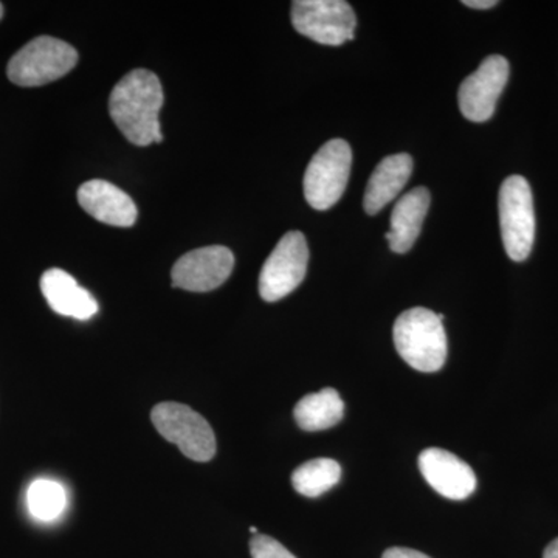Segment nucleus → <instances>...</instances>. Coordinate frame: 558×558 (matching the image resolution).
<instances>
[{"mask_svg":"<svg viewBox=\"0 0 558 558\" xmlns=\"http://www.w3.org/2000/svg\"><path fill=\"white\" fill-rule=\"evenodd\" d=\"M161 106L163 87L159 76L146 69H135L123 76L109 98L110 119L135 146H149L163 140Z\"/></svg>","mask_w":558,"mask_h":558,"instance_id":"nucleus-1","label":"nucleus"},{"mask_svg":"<svg viewBox=\"0 0 558 558\" xmlns=\"http://www.w3.org/2000/svg\"><path fill=\"white\" fill-rule=\"evenodd\" d=\"M395 347L411 368L436 373L447 360V333L442 319L425 307H414L399 315L395 323Z\"/></svg>","mask_w":558,"mask_h":558,"instance_id":"nucleus-2","label":"nucleus"},{"mask_svg":"<svg viewBox=\"0 0 558 558\" xmlns=\"http://www.w3.org/2000/svg\"><path fill=\"white\" fill-rule=\"evenodd\" d=\"M78 62V51L64 40L39 36L22 47L9 62L7 75L21 87H39L68 75Z\"/></svg>","mask_w":558,"mask_h":558,"instance_id":"nucleus-3","label":"nucleus"},{"mask_svg":"<svg viewBox=\"0 0 558 558\" xmlns=\"http://www.w3.org/2000/svg\"><path fill=\"white\" fill-rule=\"evenodd\" d=\"M498 209L506 253L515 263L526 260L535 241L534 197L526 179L510 175L502 182Z\"/></svg>","mask_w":558,"mask_h":558,"instance_id":"nucleus-4","label":"nucleus"},{"mask_svg":"<svg viewBox=\"0 0 558 558\" xmlns=\"http://www.w3.org/2000/svg\"><path fill=\"white\" fill-rule=\"evenodd\" d=\"M352 150L344 140H329L318 149L304 174V197L318 211L332 208L343 196L351 174Z\"/></svg>","mask_w":558,"mask_h":558,"instance_id":"nucleus-5","label":"nucleus"},{"mask_svg":"<svg viewBox=\"0 0 558 558\" xmlns=\"http://www.w3.org/2000/svg\"><path fill=\"white\" fill-rule=\"evenodd\" d=\"M154 427L165 439L175 444L186 458L207 462L216 454V436L207 421L190 407L163 402L154 407Z\"/></svg>","mask_w":558,"mask_h":558,"instance_id":"nucleus-6","label":"nucleus"},{"mask_svg":"<svg viewBox=\"0 0 558 558\" xmlns=\"http://www.w3.org/2000/svg\"><path fill=\"white\" fill-rule=\"evenodd\" d=\"M292 24L300 35L337 47L354 39L357 17L343 0H296L292 3Z\"/></svg>","mask_w":558,"mask_h":558,"instance_id":"nucleus-7","label":"nucleus"},{"mask_svg":"<svg viewBox=\"0 0 558 558\" xmlns=\"http://www.w3.org/2000/svg\"><path fill=\"white\" fill-rule=\"evenodd\" d=\"M310 247L301 231H289L264 263L259 274V295L275 303L299 288L307 274Z\"/></svg>","mask_w":558,"mask_h":558,"instance_id":"nucleus-8","label":"nucleus"},{"mask_svg":"<svg viewBox=\"0 0 558 558\" xmlns=\"http://www.w3.org/2000/svg\"><path fill=\"white\" fill-rule=\"evenodd\" d=\"M509 75V61L501 54H490L481 62L476 72L459 86L458 101L462 116L473 123L490 120Z\"/></svg>","mask_w":558,"mask_h":558,"instance_id":"nucleus-9","label":"nucleus"},{"mask_svg":"<svg viewBox=\"0 0 558 558\" xmlns=\"http://www.w3.org/2000/svg\"><path fill=\"white\" fill-rule=\"evenodd\" d=\"M234 269V255L222 245H209L186 253L174 264L172 286L189 292H209L220 288Z\"/></svg>","mask_w":558,"mask_h":558,"instance_id":"nucleus-10","label":"nucleus"},{"mask_svg":"<svg viewBox=\"0 0 558 558\" xmlns=\"http://www.w3.org/2000/svg\"><path fill=\"white\" fill-rule=\"evenodd\" d=\"M425 481L442 497L462 501L476 488V475L468 462L442 449H427L418 457Z\"/></svg>","mask_w":558,"mask_h":558,"instance_id":"nucleus-11","label":"nucleus"},{"mask_svg":"<svg viewBox=\"0 0 558 558\" xmlns=\"http://www.w3.org/2000/svg\"><path fill=\"white\" fill-rule=\"evenodd\" d=\"M78 202L81 208L98 222L121 229H130L137 222L138 211L135 202L119 186L106 180H89L81 185Z\"/></svg>","mask_w":558,"mask_h":558,"instance_id":"nucleus-12","label":"nucleus"},{"mask_svg":"<svg viewBox=\"0 0 558 558\" xmlns=\"http://www.w3.org/2000/svg\"><path fill=\"white\" fill-rule=\"evenodd\" d=\"M40 290L51 310L62 317L86 322L98 314L100 306L94 295L81 288L76 279L61 269H50L40 278Z\"/></svg>","mask_w":558,"mask_h":558,"instance_id":"nucleus-13","label":"nucleus"},{"mask_svg":"<svg viewBox=\"0 0 558 558\" xmlns=\"http://www.w3.org/2000/svg\"><path fill=\"white\" fill-rule=\"evenodd\" d=\"M413 172V159L409 154H395L385 157L377 165L366 186L363 207L369 216L377 215L380 209L387 207L389 202L399 196L405 189Z\"/></svg>","mask_w":558,"mask_h":558,"instance_id":"nucleus-14","label":"nucleus"},{"mask_svg":"<svg viewBox=\"0 0 558 558\" xmlns=\"http://www.w3.org/2000/svg\"><path fill=\"white\" fill-rule=\"evenodd\" d=\"M429 201L432 197L425 186H417L400 197L392 209L391 230L385 236L392 252L402 255L413 247L427 216Z\"/></svg>","mask_w":558,"mask_h":558,"instance_id":"nucleus-15","label":"nucleus"},{"mask_svg":"<svg viewBox=\"0 0 558 558\" xmlns=\"http://www.w3.org/2000/svg\"><path fill=\"white\" fill-rule=\"evenodd\" d=\"M296 424L306 432H322L336 427L344 416V403L339 392L325 388L304 396L293 410Z\"/></svg>","mask_w":558,"mask_h":558,"instance_id":"nucleus-16","label":"nucleus"},{"mask_svg":"<svg viewBox=\"0 0 558 558\" xmlns=\"http://www.w3.org/2000/svg\"><path fill=\"white\" fill-rule=\"evenodd\" d=\"M341 478L339 462L329 458L312 459L293 472V488L307 498L322 497L336 487Z\"/></svg>","mask_w":558,"mask_h":558,"instance_id":"nucleus-17","label":"nucleus"},{"mask_svg":"<svg viewBox=\"0 0 558 558\" xmlns=\"http://www.w3.org/2000/svg\"><path fill=\"white\" fill-rule=\"evenodd\" d=\"M27 502L36 520L53 521L64 512L68 495L64 487L57 481L36 480L28 487Z\"/></svg>","mask_w":558,"mask_h":558,"instance_id":"nucleus-18","label":"nucleus"},{"mask_svg":"<svg viewBox=\"0 0 558 558\" xmlns=\"http://www.w3.org/2000/svg\"><path fill=\"white\" fill-rule=\"evenodd\" d=\"M250 553L253 558H296L277 539L269 535L258 534L250 542Z\"/></svg>","mask_w":558,"mask_h":558,"instance_id":"nucleus-19","label":"nucleus"},{"mask_svg":"<svg viewBox=\"0 0 558 558\" xmlns=\"http://www.w3.org/2000/svg\"><path fill=\"white\" fill-rule=\"evenodd\" d=\"M381 558H429L425 554L418 553V550L410 548H389L385 550L384 557Z\"/></svg>","mask_w":558,"mask_h":558,"instance_id":"nucleus-20","label":"nucleus"},{"mask_svg":"<svg viewBox=\"0 0 558 558\" xmlns=\"http://www.w3.org/2000/svg\"><path fill=\"white\" fill-rule=\"evenodd\" d=\"M465 7H470V9L476 10H488L492 7L498 5L497 0H464Z\"/></svg>","mask_w":558,"mask_h":558,"instance_id":"nucleus-21","label":"nucleus"},{"mask_svg":"<svg viewBox=\"0 0 558 558\" xmlns=\"http://www.w3.org/2000/svg\"><path fill=\"white\" fill-rule=\"evenodd\" d=\"M543 558H558V538L549 543L548 548L543 554Z\"/></svg>","mask_w":558,"mask_h":558,"instance_id":"nucleus-22","label":"nucleus"},{"mask_svg":"<svg viewBox=\"0 0 558 558\" xmlns=\"http://www.w3.org/2000/svg\"><path fill=\"white\" fill-rule=\"evenodd\" d=\"M250 532H252L253 535H258V529L255 526L250 527Z\"/></svg>","mask_w":558,"mask_h":558,"instance_id":"nucleus-23","label":"nucleus"},{"mask_svg":"<svg viewBox=\"0 0 558 558\" xmlns=\"http://www.w3.org/2000/svg\"><path fill=\"white\" fill-rule=\"evenodd\" d=\"M3 16V5L2 2H0V20H2Z\"/></svg>","mask_w":558,"mask_h":558,"instance_id":"nucleus-24","label":"nucleus"}]
</instances>
